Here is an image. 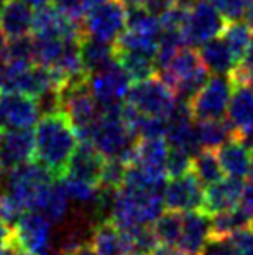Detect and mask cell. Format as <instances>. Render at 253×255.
<instances>
[{
    "instance_id": "1",
    "label": "cell",
    "mask_w": 253,
    "mask_h": 255,
    "mask_svg": "<svg viewBox=\"0 0 253 255\" xmlns=\"http://www.w3.org/2000/svg\"><path fill=\"white\" fill-rule=\"evenodd\" d=\"M35 160L49 168L56 177L66 170L71 154L78 146L73 125L63 111L45 113L35 124Z\"/></svg>"
},
{
    "instance_id": "2",
    "label": "cell",
    "mask_w": 253,
    "mask_h": 255,
    "mask_svg": "<svg viewBox=\"0 0 253 255\" xmlns=\"http://www.w3.org/2000/svg\"><path fill=\"white\" fill-rule=\"evenodd\" d=\"M163 189L155 186H137L123 182L116 188L109 217L122 229L151 226L165 208Z\"/></svg>"
},
{
    "instance_id": "3",
    "label": "cell",
    "mask_w": 253,
    "mask_h": 255,
    "mask_svg": "<svg viewBox=\"0 0 253 255\" xmlns=\"http://www.w3.org/2000/svg\"><path fill=\"white\" fill-rule=\"evenodd\" d=\"M5 193L21 210H42L52 186L56 175L40 161H24L14 168L7 170Z\"/></svg>"
},
{
    "instance_id": "4",
    "label": "cell",
    "mask_w": 253,
    "mask_h": 255,
    "mask_svg": "<svg viewBox=\"0 0 253 255\" xmlns=\"http://www.w3.org/2000/svg\"><path fill=\"white\" fill-rule=\"evenodd\" d=\"M139 139L132 134L122 113V103L101 108L97 122L94 124L88 141L104 158H118L128 165Z\"/></svg>"
},
{
    "instance_id": "5",
    "label": "cell",
    "mask_w": 253,
    "mask_h": 255,
    "mask_svg": "<svg viewBox=\"0 0 253 255\" xmlns=\"http://www.w3.org/2000/svg\"><path fill=\"white\" fill-rule=\"evenodd\" d=\"M160 77L169 84L179 101L189 103L196 92L208 80L210 71L203 66L198 51L189 45H184L173 54L165 66L158 70Z\"/></svg>"
},
{
    "instance_id": "6",
    "label": "cell",
    "mask_w": 253,
    "mask_h": 255,
    "mask_svg": "<svg viewBox=\"0 0 253 255\" xmlns=\"http://www.w3.org/2000/svg\"><path fill=\"white\" fill-rule=\"evenodd\" d=\"M59 106L73 125L78 142H87L92 127L101 115V106L87 87V78L63 85L59 89Z\"/></svg>"
},
{
    "instance_id": "7",
    "label": "cell",
    "mask_w": 253,
    "mask_h": 255,
    "mask_svg": "<svg viewBox=\"0 0 253 255\" xmlns=\"http://www.w3.org/2000/svg\"><path fill=\"white\" fill-rule=\"evenodd\" d=\"M177 98L160 75H151L142 80L132 82L123 104L146 117L167 118Z\"/></svg>"
},
{
    "instance_id": "8",
    "label": "cell",
    "mask_w": 253,
    "mask_h": 255,
    "mask_svg": "<svg viewBox=\"0 0 253 255\" xmlns=\"http://www.w3.org/2000/svg\"><path fill=\"white\" fill-rule=\"evenodd\" d=\"M226 24L227 19L208 0H194L186 9L182 24L184 42L189 47H198L210 38L220 37Z\"/></svg>"
},
{
    "instance_id": "9",
    "label": "cell",
    "mask_w": 253,
    "mask_h": 255,
    "mask_svg": "<svg viewBox=\"0 0 253 255\" xmlns=\"http://www.w3.org/2000/svg\"><path fill=\"white\" fill-rule=\"evenodd\" d=\"M127 28V7L120 0H106L85 12L82 19L84 37L115 42Z\"/></svg>"
},
{
    "instance_id": "10",
    "label": "cell",
    "mask_w": 253,
    "mask_h": 255,
    "mask_svg": "<svg viewBox=\"0 0 253 255\" xmlns=\"http://www.w3.org/2000/svg\"><path fill=\"white\" fill-rule=\"evenodd\" d=\"M234 82L231 75H213L208 77L201 89L189 101V110L192 118L199 120H217L224 118L227 111V104L231 99Z\"/></svg>"
},
{
    "instance_id": "11",
    "label": "cell",
    "mask_w": 253,
    "mask_h": 255,
    "mask_svg": "<svg viewBox=\"0 0 253 255\" xmlns=\"http://www.w3.org/2000/svg\"><path fill=\"white\" fill-rule=\"evenodd\" d=\"M132 82L134 80L130 78V75L118 61L102 68V70L87 75V87L92 98L97 101L101 108L123 103Z\"/></svg>"
},
{
    "instance_id": "12",
    "label": "cell",
    "mask_w": 253,
    "mask_h": 255,
    "mask_svg": "<svg viewBox=\"0 0 253 255\" xmlns=\"http://www.w3.org/2000/svg\"><path fill=\"white\" fill-rule=\"evenodd\" d=\"M52 222L38 210H24L12 224L14 247L24 254H45L51 245Z\"/></svg>"
},
{
    "instance_id": "13",
    "label": "cell",
    "mask_w": 253,
    "mask_h": 255,
    "mask_svg": "<svg viewBox=\"0 0 253 255\" xmlns=\"http://www.w3.org/2000/svg\"><path fill=\"white\" fill-rule=\"evenodd\" d=\"M31 33L33 37L40 38H82V21L71 19L64 12L58 9L54 3H47L44 7H38L33 12L31 21Z\"/></svg>"
},
{
    "instance_id": "14",
    "label": "cell",
    "mask_w": 253,
    "mask_h": 255,
    "mask_svg": "<svg viewBox=\"0 0 253 255\" xmlns=\"http://www.w3.org/2000/svg\"><path fill=\"white\" fill-rule=\"evenodd\" d=\"M203 198H205V186L192 170L177 177H170L163 189V203L169 210H203Z\"/></svg>"
},
{
    "instance_id": "15",
    "label": "cell",
    "mask_w": 253,
    "mask_h": 255,
    "mask_svg": "<svg viewBox=\"0 0 253 255\" xmlns=\"http://www.w3.org/2000/svg\"><path fill=\"white\" fill-rule=\"evenodd\" d=\"M0 117L5 128H31L40 118V108L31 96L0 92Z\"/></svg>"
},
{
    "instance_id": "16",
    "label": "cell",
    "mask_w": 253,
    "mask_h": 255,
    "mask_svg": "<svg viewBox=\"0 0 253 255\" xmlns=\"http://www.w3.org/2000/svg\"><path fill=\"white\" fill-rule=\"evenodd\" d=\"M170 146L165 137L139 139L135 144V151L132 156V165L139 167L142 172L155 179L167 181V160H169Z\"/></svg>"
},
{
    "instance_id": "17",
    "label": "cell",
    "mask_w": 253,
    "mask_h": 255,
    "mask_svg": "<svg viewBox=\"0 0 253 255\" xmlns=\"http://www.w3.org/2000/svg\"><path fill=\"white\" fill-rule=\"evenodd\" d=\"M35 141L31 128H5L0 132V163L5 170L33 160Z\"/></svg>"
},
{
    "instance_id": "18",
    "label": "cell",
    "mask_w": 253,
    "mask_h": 255,
    "mask_svg": "<svg viewBox=\"0 0 253 255\" xmlns=\"http://www.w3.org/2000/svg\"><path fill=\"white\" fill-rule=\"evenodd\" d=\"M210 235V214L205 210L182 212V233L177 243V250L182 255H199Z\"/></svg>"
},
{
    "instance_id": "19",
    "label": "cell",
    "mask_w": 253,
    "mask_h": 255,
    "mask_svg": "<svg viewBox=\"0 0 253 255\" xmlns=\"http://www.w3.org/2000/svg\"><path fill=\"white\" fill-rule=\"evenodd\" d=\"M92 249L99 255L132 254L130 233L116 226L111 219H104L92 229Z\"/></svg>"
},
{
    "instance_id": "20",
    "label": "cell",
    "mask_w": 253,
    "mask_h": 255,
    "mask_svg": "<svg viewBox=\"0 0 253 255\" xmlns=\"http://www.w3.org/2000/svg\"><path fill=\"white\" fill-rule=\"evenodd\" d=\"M245 182L238 177H222L212 182L205 188V198H203V210L206 214H217V212L227 210L240 205L243 195Z\"/></svg>"
},
{
    "instance_id": "21",
    "label": "cell",
    "mask_w": 253,
    "mask_h": 255,
    "mask_svg": "<svg viewBox=\"0 0 253 255\" xmlns=\"http://www.w3.org/2000/svg\"><path fill=\"white\" fill-rule=\"evenodd\" d=\"M106 158L102 156L90 142H80L77 149L71 154L70 161L66 165V170L63 174H70L73 177L84 179L92 184H101L102 167H104Z\"/></svg>"
},
{
    "instance_id": "22",
    "label": "cell",
    "mask_w": 253,
    "mask_h": 255,
    "mask_svg": "<svg viewBox=\"0 0 253 255\" xmlns=\"http://www.w3.org/2000/svg\"><path fill=\"white\" fill-rule=\"evenodd\" d=\"M217 158L222 167L224 174L229 177L245 179L250 174L252 165V149H248L236 135L227 139L224 144L217 148Z\"/></svg>"
},
{
    "instance_id": "23",
    "label": "cell",
    "mask_w": 253,
    "mask_h": 255,
    "mask_svg": "<svg viewBox=\"0 0 253 255\" xmlns=\"http://www.w3.org/2000/svg\"><path fill=\"white\" fill-rule=\"evenodd\" d=\"M226 115L234 134H238V132L245 130L248 127H253V85L252 84H234Z\"/></svg>"
},
{
    "instance_id": "24",
    "label": "cell",
    "mask_w": 253,
    "mask_h": 255,
    "mask_svg": "<svg viewBox=\"0 0 253 255\" xmlns=\"http://www.w3.org/2000/svg\"><path fill=\"white\" fill-rule=\"evenodd\" d=\"M33 10L23 0H5L0 12V31L7 40L30 35Z\"/></svg>"
},
{
    "instance_id": "25",
    "label": "cell",
    "mask_w": 253,
    "mask_h": 255,
    "mask_svg": "<svg viewBox=\"0 0 253 255\" xmlns=\"http://www.w3.org/2000/svg\"><path fill=\"white\" fill-rule=\"evenodd\" d=\"M198 47L203 66L212 75H229L236 68V59L233 57L222 37L210 38Z\"/></svg>"
},
{
    "instance_id": "26",
    "label": "cell",
    "mask_w": 253,
    "mask_h": 255,
    "mask_svg": "<svg viewBox=\"0 0 253 255\" xmlns=\"http://www.w3.org/2000/svg\"><path fill=\"white\" fill-rule=\"evenodd\" d=\"M80 54H82V64L87 75L99 71L102 68L109 66L116 61L115 45L111 42L97 40V38L82 37L80 40Z\"/></svg>"
},
{
    "instance_id": "27",
    "label": "cell",
    "mask_w": 253,
    "mask_h": 255,
    "mask_svg": "<svg viewBox=\"0 0 253 255\" xmlns=\"http://www.w3.org/2000/svg\"><path fill=\"white\" fill-rule=\"evenodd\" d=\"M252 224L253 217L241 205L217 212V214H212V217H210L212 235L215 236H233L234 233L241 231V229L252 228Z\"/></svg>"
},
{
    "instance_id": "28",
    "label": "cell",
    "mask_w": 253,
    "mask_h": 255,
    "mask_svg": "<svg viewBox=\"0 0 253 255\" xmlns=\"http://www.w3.org/2000/svg\"><path fill=\"white\" fill-rule=\"evenodd\" d=\"M234 130L231 124L224 118L217 120H199L196 124V139L201 149H217L220 144L231 139Z\"/></svg>"
},
{
    "instance_id": "29",
    "label": "cell",
    "mask_w": 253,
    "mask_h": 255,
    "mask_svg": "<svg viewBox=\"0 0 253 255\" xmlns=\"http://www.w3.org/2000/svg\"><path fill=\"white\" fill-rule=\"evenodd\" d=\"M116 61L125 68V71L130 75L134 82L148 78L156 73V61L155 56L144 52H134V51H115Z\"/></svg>"
},
{
    "instance_id": "30",
    "label": "cell",
    "mask_w": 253,
    "mask_h": 255,
    "mask_svg": "<svg viewBox=\"0 0 253 255\" xmlns=\"http://www.w3.org/2000/svg\"><path fill=\"white\" fill-rule=\"evenodd\" d=\"M153 224H155L153 229H155V235L158 238L160 245L177 249V243L180 240V233H182V212H177V210L162 212L160 217Z\"/></svg>"
},
{
    "instance_id": "31",
    "label": "cell",
    "mask_w": 253,
    "mask_h": 255,
    "mask_svg": "<svg viewBox=\"0 0 253 255\" xmlns=\"http://www.w3.org/2000/svg\"><path fill=\"white\" fill-rule=\"evenodd\" d=\"M220 37L224 38V42H226V45L229 47V51L233 54L234 59H236V64H238L241 61V57L245 56V52H247L248 45H250L253 30L247 23H243V21H240V19L227 21L226 28H224Z\"/></svg>"
},
{
    "instance_id": "32",
    "label": "cell",
    "mask_w": 253,
    "mask_h": 255,
    "mask_svg": "<svg viewBox=\"0 0 253 255\" xmlns=\"http://www.w3.org/2000/svg\"><path fill=\"white\" fill-rule=\"evenodd\" d=\"M191 170L201 181L203 186H208L224 177V170L220 167L219 158H217V153H213V149H199L192 156Z\"/></svg>"
},
{
    "instance_id": "33",
    "label": "cell",
    "mask_w": 253,
    "mask_h": 255,
    "mask_svg": "<svg viewBox=\"0 0 253 255\" xmlns=\"http://www.w3.org/2000/svg\"><path fill=\"white\" fill-rule=\"evenodd\" d=\"M70 196L64 191L61 181L56 177L54 186H52L51 193H49L47 200H45L44 207H42V214L52 222V224H61L66 219L68 210H70Z\"/></svg>"
},
{
    "instance_id": "34",
    "label": "cell",
    "mask_w": 253,
    "mask_h": 255,
    "mask_svg": "<svg viewBox=\"0 0 253 255\" xmlns=\"http://www.w3.org/2000/svg\"><path fill=\"white\" fill-rule=\"evenodd\" d=\"M132 238V254L153 255L160 247V242L151 226H139L134 229H127Z\"/></svg>"
},
{
    "instance_id": "35",
    "label": "cell",
    "mask_w": 253,
    "mask_h": 255,
    "mask_svg": "<svg viewBox=\"0 0 253 255\" xmlns=\"http://www.w3.org/2000/svg\"><path fill=\"white\" fill-rule=\"evenodd\" d=\"M3 61H33V37L24 35L7 40Z\"/></svg>"
},
{
    "instance_id": "36",
    "label": "cell",
    "mask_w": 253,
    "mask_h": 255,
    "mask_svg": "<svg viewBox=\"0 0 253 255\" xmlns=\"http://www.w3.org/2000/svg\"><path fill=\"white\" fill-rule=\"evenodd\" d=\"M191 163H192V154L189 151L170 146L169 160H167V175H169V179L189 172Z\"/></svg>"
},
{
    "instance_id": "37",
    "label": "cell",
    "mask_w": 253,
    "mask_h": 255,
    "mask_svg": "<svg viewBox=\"0 0 253 255\" xmlns=\"http://www.w3.org/2000/svg\"><path fill=\"white\" fill-rule=\"evenodd\" d=\"M231 78L234 84H252L253 85V37L252 42L248 45L245 56L241 57V61L236 64L233 71H231Z\"/></svg>"
},
{
    "instance_id": "38",
    "label": "cell",
    "mask_w": 253,
    "mask_h": 255,
    "mask_svg": "<svg viewBox=\"0 0 253 255\" xmlns=\"http://www.w3.org/2000/svg\"><path fill=\"white\" fill-rule=\"evenodd\" d=\"M199 255H236L234 243L231 236H215L208 238L203 245Z\"/></svg>"
},
{
    "instance_id": "39",
    "label": "cell",
    "mask_w": 253,
    "mask_h": 255,
    "mask_svg": "<svg viewBox=\"0 0 253 255\" xmlns=\"http://www.w3.org/2000/svg\"><path fill=\"white\" fill-rule=\"evenodd\" d=\"M227 21H236L245 16L248 3L245 0H208Z\"/></svg>"
},
{
    "instance_id": "40",
    "label": "cell",
    "mask_w": 253,
    "mask_h": 255,
    "mask_svg": "<svg viewBox=\"0 0 253 255\" xmlns=\"http://www.w3.org/2000/svg\"><path fill=\"white\" fill-rule=\"evenodd\" d=\"M236 255H253V229L247 228L231 236Z\"/></svg>"
},
{
    "instance_id": "41",
    "label": "cell",
    "mask_w": 253,
    "mask_h": 255,
    "mask_svg": "<svg viewBox=\"0 0 253 255\" xmlns=\"http://www.w3.org/2000/svg\"><path fill=\"white\" fill-rule=\"evenodd\" d=\"M56 7H58L61 12H64L66 16H70L71 19L82 21L87 12V7H85L84 0H54Z\"/></svg>"
},
{
    "instance_id": "42",
    "label": "cell",
    "mask_w": 253,
    "mask_h": 255,
    "mask_svg": "<svg viewBox=\"0 0 253 255\" xmlns=\"http://www.w3.org/2000/svg\"><path fill=\"white\" fill-rule=\"evenodd\" d=\"M175 5H179V0H142V9L148 10L149 14L160 17L162 14H165L167 10L173 9Z\"/></svg>"
},
{
    "instance_id": "43",
    "label": "cell",
    "mask_w": 253,
    "mask_h": 255,
    "mask_svg": "<svg viewBox=\"0 0 253 255\" xmlns=\"http://www.w3.org/2000/svg\"><path fill=\"white\" fill-rule=\"evenodd\" d=\"M240 205L253 217V181L248 182V184H245L243 195H241V200H240Z\"/></svg>"
},
{
    "instance_id": "44",
    "label": "cell",
    "mask_w": 253,
    "mask_h": 255,
    "mask_svg": "<svg viewBox=\"0 0 253 255\" xmlns=\"http://www.w3.org/2000/svg\"><path fill=\"white\" fill-rule=\"evenodd\" d=\"M3 247H14V235L12 228L3 221H0V249H3Z\"/></svg>"
},
{
    "instance_id": "45",
    "label": "cell",
    "mask_w": 253,
    "mask_h": 255,
    "mask_svg": "<svg viewBox=\"0 0 253 255\" xmlns=\"http://www.w3.org/2000/svg\"><path fill=\"white\" fill-rule=\"evenodd\" d=\"M68 255H99V254L92 249V245H88V243H82V245H78L77 249H73L71 252H68Z\"/></svg>"
},
{
    "instance_id": "46",
    "label": "cell",
    "mask_w": 253,
    "mask_h": 255,
    "mask_svg": "<svg viewBox=\"0 0 253 255\" xmlns=\"http://www.w3.org/2000/svg\"><path fill=\"white\" fill-rule=\"evenodd\" d=\"M153 255H182L179 252V250L177 249H172V247H158V249H156V252L153 254Z\"/></svg>"
},
{
    "instance_id": "47",
    "label": "cell",
    "mask_w": 253,
    "mask_h": 255,
    "mask_svg": "<svg viewBox=\"0 0 253 255\" xmlns=\"http://www.w3.org/2000/svg\"><path fill=\"white\" fill-rule=\"evenodd\" d=\"M243 17L247 19L245 23H247L248 26H250L252 30H253V2H250V3L247 5V10H245V16H243Z\"/></svg>"
},
{
    "instance_id": "48",
    "label": "cell",
    "mask_w": 253,
    "mask_h": 255,
    "mask_svg": "<svg viewBox=\"0 0 253 255\" xmlns=\"http://www.w3.org/2000/svg\"><path fill=\"white\" fill-rule=\"evenodd\" d=\"M23 2L28 3L31 9H38V7H44V5H47V3H52L54 0H23Z\"/></svg>"
},
{
    "instance_id": "49",
    "label": "cell",
    "mask_w": 253,
    "mask_h": 255,
    "mask_svg": "<svg viewBox=\"0 0 253 255\" xmlns=\"http://www.w3.org/2000/svg\"><path fill=\"white\" fill-rule=\"evenodd\" d=\"M5 49H7V38L0 31V61H3V57H5Z\"/></svg>"
},
{
    "instance_id": "50",
    "label": "cell",
    "mask_w": 253,
    "mask_h": 255,
    "mask_svg": "<svg viewBox=\"0 0 253 255\" xmlns=\"http://www.w3.org/2000/svg\"><path fill=\"white\" fill-rule=\"evenodd\" d=\"M84 2H85V7H87V10H88V9H92V7L99 5V3L106 2V0H84Z\"/></svg>"
},
{
    "instance_id": "51",
    "label": "cell",
    "mask_w": 253,
    "mask_h": 255,
    "mask_svg": "<svg viewBox=\"0 0 253 255\" xmlns=\"http://www.w3.org/2000/svg\"><path fill=\"white\" fill-rule=\"evenodd\" d=\"M16 252V247H3V249H0V255H14Z\"/></svg>"
},
{
    "instance_id": "52",
    "label": "cell",
    "mask_w": 253,
    "mask_h": 255,
    "mask_svg": "<svg viewBox=\"0 0 253 255\" xmlns=\"http://www.w3.org/2000/svg\"><path fill=\"white\" fill-rule=\"evenodd\" d=\"M3 182H5V168H3L2 163H0V189L3 188Z\"/></svg>"
},
{
    "instance_id": "53",
    "label": "cell",
    "mask_w": 253,
    "mask_h": 255,
    "mask_svg": "<svg viewBox=\"0 0 253 255\" xmlns=\"http://www.w3.org/2000/svg\"><path fill=\"white\" fill-rule=\"evenodd\" d=\"M192 2H194V0H179V3H180V5H184V7H187Z\"/></svg>"
},
{
    "instance_id": "54",
    "label": "cell",
    "mask_w": 253,
    "mask_h": 255,
    "mask_svg": "<svg viewBox=\"0 0 253 255\" xmlns=\"http://www.w3.org/2000/svg\"><path fill=\"white\" fill-rule=\"evenodd\" d=\"M252 177V181H253V151H252V165H250V174H248Z\"/></svg>"
},
{
    "instance_id": "55",
    "label": "cell",
    "mask_w": 253,
    "mask_h": 255,
    "mask_svg": "<svg viewBox=\"0 0 253 255\" xmlns=\"http://www.w3.org/2000/svg\"><path fill=\"white\" fill-rule=\"evenodd\" d=\"M14 255H33V254H24V252H21V250H16ZM38 255H45V254H38Z\"/></svg>"
},
{
    "instance_id": "56",
    "label": "cell",
    "mask_w": 253,
    "mask_h": 255,
    "mask_svg": "<svg viewBox=\"0 0 253 255\" xmlns=\"http://www.w3.org/2000/svg\"><path fill=\"white\" fill-rule=\"evenodd\" d=\"M2 70H3V64H2V61H0V78H2Z\"/></svg>"
},
{
    "instance_id": "57",
    "label": "cell",
    "mask_w": 253,
    "mask_h": 255,
    "mask_svg": "<svg viewBox=\"0 0 253 255\" xmlns=\"http://www.w3.org/2000/svg\"><path fill=\"white\" fill-rule=\"evenodd\" d=\"M3 3H5V0H0V12H2V7H3Z\"/></svg>"
},
{
    "instance_id": "58",
    "label": "cell",
    "mask_w": 253,
    "mask_h": 255,
    "mask_svg": "<svg viewBox=\"0 0 253 255\" xmlns=\"http://www.w3.org/2000/svg\"><path fill=\"white\" fill-rule=\"evenodd\" d=\"M54 255H68V254L66 252H56Z\"/></svg>"
},
{
    "instance_id": "59",
    "label": "cell",
    "mask_w": 253,
    "mask_h": 255,
    "mask_svg": "<svg viewBox=\"0 0 253 255\" xmlns=\"http://www.w3.org/2000/svg\"><path fill=\"white\" fill-rule=\"evenodd\" d=\"M2 127H3V125H2V117H0V130H2Z\"/></svg>"
},
{
    "instance_id": "60",
    "label": "cell",
    "mask_w": 253,
    "mask_h": 255,
    "mask_svg": "<svg viewBox=\"0 0 253 255\" xmlns=\"http://www.w3.org/2000/svg\"><path fill=\"white\" fill-rule=\"evenodd\" d=\"M245 2H247V3H250V2H253V0H245Z\"/></svg>"
},
{
    "instance_id": "61",
    "label": "cell",
    "mask_w": 253,
    "mask_h": 255,
    "mask_svg": "<svg viewBox=\"0 0 253 255\" xmlns=\"http://www.w3.org/2000/svg\"><path fill=\"white\" fill-rule=\"evenodd\" d=\"M252 229H253V224H252Z\"/></svg>"
}]
</instances>
